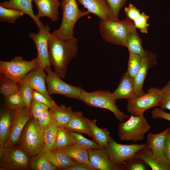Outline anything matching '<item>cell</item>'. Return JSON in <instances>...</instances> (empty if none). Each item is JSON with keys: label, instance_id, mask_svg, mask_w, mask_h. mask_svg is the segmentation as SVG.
<instances>
[{"label": "cell", "instance_id": "6da1fadb", "mask_svg": "<svg viewBox=\"0 0 170 170\" xmlns=\"http://www.w3.org/2000/svg\"><path fill=\"white\" fill-rule=\"evenodd\" d=\"M78 41L74 35L63 40L50 34L48 42L49 58L54 72L61 78H65L68 65L77 54Z\"/></svg>", "mask_w": 170, "mask_h": 170}, {"label": "cell", "instance_id": "7a4b0ae2", "mask_svg": "<svg viewBox=\"0 0 170 170\" xmlns=\"http://www.w3.org/2000/svg\"><path fill=\"white\" fill-rule=\"evenodd\" d=\"M99 31L103 39L110 43L126 47L128 34L136 29L132 21L127 18L120 20L111 17L106 20H101Z\"/></svg>", "mask_w": 170, "mask_h": 170}, {"label": "cell", "instance_id": "3957f363", "mask_svg": "<svg viewBox=\"0 0 170 170\" xmlns=\"http://www.w3.org/2000/svg\"><path fill=\"white\" fill-rule=\"evenodd\" d=\"M19 142L20 147L30 158L44 151L43 131L40 127L37 119L32 117L27 122Z\"/></svg>", "mask_w": 170, "mask_h": 170}, {"label": "cell", "instance_id": "277c9868", "mask_svg": "<svg viewBox=\"0 0 170 170\" xmlns=\"http://www.w3.org/2000/svg\"><path fill=\"white\" fill-rule=\"evenodd\" d=\"M77 0H63L61 5L62 18L59 28L53 31V34L59 38L65 40L73 35L74 26L80 18L89 13L82 11L79 8Z\"/></svg>", "mask_w": 170, "mask_h": 170}, {"label": "cell", "instance_id": "5b68a950", "mask_svg": "<svg viewBox=\"0 0 170 170\" xmlns=\"http://www.w3.org/2000/svg\"><path fill=\"white\" fill-rule=\"evenodd\" d=\"M78 99L89 106L110 111L120 122H124L130 117L119 110L116 105V100L114 99L112 93L109 91L96 90L89 93L83 90Z\"/></svg>", "mask_w": 170, "mask_h": 170}, {"label": "cell", "instance_id": "8992f818", "mask_svg": "<svg viewBox=\"0 0 170 170\" xmlns=\"http://www.w3.org/2000/svg\"><path fill=\"white\" fill-rule=\"evenodd\" d=\"M150 126L144 115H131L128 120L119 124L118 133L120 140L134 142L143 140Z\"/></svg>", "mask_w": 170, "mask_h": 170}, {"label": "cell", "instance_id": "52a82bcc", "mask_svg": "<svg viewBox=\"0 0 170 170\" xmlns=\"http://www.w3.org/2000/svg\"><path fill=\"white\" fill-rule=\"evenodd\" d=\"M40 65L37 57L30 61L16 56L9 61H0V76L19 82L30 71Z\"/></svg>", "mask_w": 170, "mask_h": 170}, {"label": "cell", "instance_id": "ba28073f", "mask_svg": "<svg viewBox=\"0 0 170 170\" xmlns=\"http://www.w3.org/2000/svg\"><path fill=\"white\" fill-rule=\"evenodd\" d=\"M162 98L161 88L150 87L140 96L128 100V111L131 115L138 116L144 115V112L150 108L159 106Z\"/></svg>", "mask_w": 170, "mask_h": 170}, {"label": "cell", "instance_id": "9c48e42d", "mask_svg": "<svg viewBox=\"0 0 170 170\" xmlns=\"http://www.w3.org/2000/svg\"><path fill=\"white\" fill-rule=\"evenodd\" d=\"M30 159L21 147L4 148L0 151V169L26 170L30 167Z\"/></svg>", "mask_w": 170, "mask_h": 170}, {"label": "cell", "instance_id": "30bf717a", "mask_svg": "<svg viewBox=\"0 0 170 170\" xmlns=\"http://www.w3.org/2000/svg\"><path fill=\"white\" fill-rule=\"evenodd\" d=\"M146 146V143L120 144L112 138L109 140L106 149L111 161L115 165L119 167L125 162L133 158L136 153Z\"/></svg>", "mask_w": 170, "mask_h": 170}, {"label": "cell", "instance_id": "8fae6325", "mask_svg": "<svg viewBox=\"0 0 170 170\" xmlns=\"http://www.w3.org/2000/svg\"><path fill=\"white\" fill-rule=\"evenodd\" d=\"M45 71L47 73L46 78L47 90L50 95L53 94H59L68 98L78 99L83 90L80 87L69 84L62 81L51 68Z\"/></svg>", "mask_w": 170, "mask_h": 170}, {"label": "cell", "instance_id": "7c38bea8", "mask_svg": "<svg viewBox=\"0 0 170 170\" xmlns=\"http://www.w3.org/2000/svg\"><path fill=\"white\" fill-rule=\"evenodd\" d=\"M13 110L11 127L5 148L15 146L18 142L22 131L29 120L32 117L30 110L26 106Z\"/></svg>", "mask_w": 170, "mask_h": 170}, {"label": "cell", "instance_id": "4fadbf2b", "mask_svg": "<svg viewBox=\"0 0 170 170\" xmlns=\"http://www.w3.org/2000/svg\"><path fill=\"white\" fill-rule=\"evenodd\" d=\"M50 28L47 24L39 29L37 33L31 32L28 36L34 42L37 48L40 65L46 70L51 68L48 53V42L51 33Z\"/></svg>", "mask_w": 170, "mask_h": 170}, {"label": "cell", "instance_id": "5bb4252c", "mask_svg": "<svg viewBox=\"0 0 170 170\" xmlns=\"http://www.w3.org/2000/svg\"><path fill=\"white\" fill-rule=\"evenodd\" d=\"M44 70V68L39 65L30 71L23 78L30 83L33 89L40 93L49 101L55 102L48 92L46 84L47 75Z\"/></svg>", "mask_w": 170, "mask_h": 170}, {"label": "cell", "instance_id": "9a60e30c", "mask_svg": "<svg viewBox=\"0 0 170 170\" xmlns=\"http://www.w3.org/2000/svg\"><path fill=\"white\" fill-rule=\"evenodd\" d=\"M90 163L95 170H117L120 169L111 161L105 147L88 150Z\"/></svg>", "mask_w": 170, "mask_h": 170}, {"label": "cell", "instance_id": "2e32d148", "mask_svg": "<svg viewBox=\"0 0 170 170\" xmlns=\"http://www.w3.org/2000/svg\"><path fill=\"white\" fill-rule=\"evenodd\" d=\"M157 58L152 52L146 50L142 57L140 69L134 78L136 93L138 97L145 94L143 90V84L149 68L156 64Z\"/></svg>", "mask_w": 170, "mask_h": 170}, {"label": "cell", "instance_id": "e0dca14e", "mask_svg": "<svg viewBox=\"0 0 170 170\" xmlns=\"http://www.w3.org/2000/svg\"><path fill=\"white\" fill-rule=\"evenodd\" d=\"M112 94L116 100L121 99L128 100L138 97L135 92L134 78L127 71L125 72L121 78L118 86Z\"/></svg>", "mask_w": 170, "mask_h": 170}, {"label": "cell", "instance_id": "ac0fdd59", "mask_svg": "<svg viewBox=\"0 0 170 170\" xmlns=\"http://www.w3.org/2000/svg\"><path fill=\"white\" fill-rule=\"evenodd\" d=\"M133 158L141 160L152 170H170V163L167 159L156 155L146 148L136 153Z\"/></svg>", "mask_w": 170, "mask_h": 170}, {"label": "cell", "instance_id": "d6986e66", "mask_svg": "<svg viewBox=\"0 0 170 170\" xmlns=\"http://www.w3.org/2000/svg\"><path fill=\"white\" fill-rule=\"evenodd\" d=\"M89 13L98 16L101 20L112 17L110 9L106 0H77Z\"/></svg>", "mask_w": 170, "mask_h": 170}, {"label": "cell", "instance_id": "ffe728a7", "mask_svg": "<svg viewBox=\"0 0 170 170\" xmlns=\"http://www.w3.org/2000/svg\"><path fill=\"white\" fill-rule=\"evenodd\" d=\"M38 10V19L43 17L49 18L53 21L59 19V8L61 5L59 0H33Z\"/></svg>", "mask_w": 170, "mask_h": 170}, {"label": "cell", "instance_id": "44dd1931", "mask_svg": "<svg viewBox=\"0 0 170 170\" xmlns=\"http://www.w3.org/2000/svg\"><path fill=\"white\" fill-rule=\"evenodd\" d=\"M169 127L161 133H149L147 135L146 148L153 154L162 158H166L164 152L166 138Z\"/></svg>", "mask_w": 170, "mask_h": 170}, {"label": "cell", "instance_id": "7402d4cb", "mask_svg": "<svg viewBox=\"0 0 170 170\" xmlns=\"http://www.w3.org/2000/svg\"><path fill=\"white\" fill-rule=\"evenodd\" d=\"M32 0H9L2 2L0 6L19 10L30 16L35 22L38 29L44 25L34 14L32 9Z\"/></svg>", "mask_w": 170, "mask_h": 170}, {"label": "cell", "instance_id": "603a6c76", "mask_svg": "<svg viewBox=\"0 0 170 170\" xmlns=\"http://www.w3.org/2000/svg\"><path fill=\"white\" fill-rule=\"evenodd\" d=\"M42 153L48 161L60 169L66 170L76 161L59 150L45 151Z\"/></svg>", "mask_w": 170, "mask_h": 170}, {"label": "cell", "instance_id": "cb8c5ba5", "mask_svg": "<svg viewBox=\"0 0 170 170\" xmlns=\"http://www.w3.org/2000/svg\"><path fill=\"white\" fill-rule=\"evenodd\" d=\"M80 111H74L72 116L65 128L69 131L86 134L92 138L89 126Z\"/></svg>", "mask_w": 170, "mask_h": 170}, {"label": "cell", "instance_id": "d4e9b609", "mask_svg": "<svg viewBox=\"0 0 170 170\" xmlns=\"http://www.w3.org/2000/svg\"><path fill=\"white\" fill-rule=\"evenodd\" d=\"M13 110H2L0 115V151L5 147L9 135L12 120Z\"/></svg>", "mask_w": 170, "mask_h": 170}, {"label": "cell", "instance_id": "484cf974", "mask_svg": "<svg viewBox=\"0 0 170 170\" xmlns=\"http://www.w3.org/2000/svg\"><path fill=\"white\" fill-rule=\"evenodd\" d=\"M90 128L94 141L102 148H106L109 140L112 139L110 133L105 128H100L96 125V119L90 120L86 118Z\"/></svg>", "mask_w": 170, "mask_h": 170}, {"label": "cell", "instance_id": "4316f807", "mask_svg": "<svg viewBox=\"0 0 170 170\" xmlns=\"http://www.w3.org/2000/svg\"><path fill=\"white\" fill-rule=\"evenodd\" d=\"M59 128L58 124L52 116L50 123L43 131L44 151L52 150L54 149Z\"/></svg>", "mask_w": 170, "mask_h": 170}, {"label": "cell", "instance_id": "83f0119b", "mask_svg": "<svg viewBox=\"0 0 170 170\" xmlns=\"http://www.w3.org/2000/svg\"><path fill=\"white\" fill-rule=\"evenodd\" d=\"M49 110L59 126L64 128L69 122L74 112L71 107L65 105H58L55 110L49 109Z\"/></svg>", "mask_w": 170, "mask_h": 170}, {"label": "cell", "instance_id": "f1b7e54d", "mask_svg": "<svg viewBox=\"0 0 170 170\" xmlns=\"http://www.w3.org/2000/svg\"><path fill=\"white\" fill-rule=\"evenodd\" d=\"M75 144V140L70 132L65 128L59 127L54 149H64Z\"/></svg>", "mask_w": 170, "mask_h": 170}, {"label": "cell", "instance_id": "f546056e", "mask_svg": "<svg viewBox=\"0 0 170 170\" xmlns=\"http://www.w3.org/2000/svg\"><path fill=\"white\" fill-rule=\"evenodd\" d=\"M136 30L134 29L128 34L127 39L126 47L128 50L142 57L145 55L146 50L143 48L141 39Z\"/></svg>", "mask_w": 170, "mask_h": 170}, {"label": "cell", "instance_id": "4dcf8cb0", "mask_svg": "<svg viewBox=\"0 0 170 170\" xmlns=\"http://www.w3.org/2000/svg\"><path fill=\"white\" fill-rule=\"evenodd\" d=\"M59 150L67 154L75 160L85 163L95 170L90 163L88 150L74 145L68 148Z\"/></svg>", "mask_w": 170, "mask_h": 170}, {"label": "cell", "instance_id": "1f68e13d", "mask_svg": "<svg viewBox=\"0 0 170 170\" xmlns=\"http://www.w3.org/2000/svg\"><path fill=\"white\" fill-rule=\"evenodd\" d=\"M30 167L33 170H55L58 169L47 159L42 153L30 158Z\"/></svg>", "mask_w": 170, "mask_h": 170}, {"label": "cell", "instance_id": "d6a6232c", "mask_svg": "<svg viewBox=\"0 0 170 170\" xmlns=\"http://www.w3.org/2000/svg\"><path fill=\"white\" fill-rule=\"evenodd\" d=\"M25 14V12L20 10L0 6V22L14 23Z\"/></svg>", "mask_w": 170, "mask_h": 170}, {"label": "cell", "instance_id": "836d02e7", "mask_svg": "<svg viewBox=\"0 0 170 170\" xmlns=\"http://www.w3.org/2000/svg\"><path fill=\"white\" fill-rule=\"evenodd\" d=\"M0 92L3 97L18 91L19 82L0 76Z\"/></svg>", "mask_w": 170, "mask_h": 170}, {"label": "cell", "instance_id": "e575fe53", "mask_svg": "<svg viewBox=\"0 0 170 170\" xmlns=\"http://www.w3.org/2000/svg\"><path fill=\"white\" fill-rule=\"evenodd\" d=\"M4 97V104L6 108L8 109L13 110L20 107L26 106L20 90L16 92Z\"/></svg>", "mask_w": 170, "mask_h": 170}, {"label": "cell", "instance_id": "d590c367", "mask_svg": "<svg viewBox=\"0 0 170 170\" xmlns=\"http://www.w3.org/2000/svg\"><path fill=\"white\" fill-rule=\"evenodd\" d=\"M69 131L75 140V146L88 150L102 148L95 142L88 139L80 133Z\"/></svg>", "mask_w": 170, "mask_h": 170}, {"label": "cell", "instance_id": "8d00e7d4", "mask_svg": "<svg viewBox=\"0 0 170 170\" xmlns=\"http://www.w3.org/2000/svg\"><path fill=\"white\" fill-rule=\"evenodd\" d=\"M128 51L129 59L127 72L131 77L134 78L140 67L142 57L130 50Z\"/></svg>", "mask_w": 170, "mask_h": 170}, {"label": "cell", "instance_id": "74e56055", "mask_svg": "<svg viewBox=\"0 0 170 170\" xmlns=\"http://www.w3.org/2000/svg\"><path fill=\"white\" fill-rule=\"evenodd\" d=\"M19 85L20 91L25 103L26 106L30 110L34 89L30 83L24 78L19 82Z\"/></svg>", "mask_w": 170, "mask_h": 170}, {"label": "cell", "instance_id": "f35d334b", "mask_svg": "<svg viewBox=\"0 0 170 170\" xmlns=\"http://www.w3.org/2000/svg\"><path fill=\"white\" fill-rule=\"evenodd\" d=\"M161 89L162 98L159 106L163 110H170V80Z\"/></svg>", "mask_w": 170, "mask_h": 170}, {"label": "cell", "instance_id": "ab89813d", "mask_svg": "<svg viewBox=\"0 0 170 170\" xmlns=\"http://www.w3.org/2000/svg\"><path fill=\"white\" fill-rule=\"evenodd\" d=\"M49 109L46 105L32 99L30 104V111L32 117L37 119L44 110Z\"/></svg>", "mask_w": 170, "mask_h": 170}, {"label": "cell", "instance_id": "60d3db41", "mask_svg": "<svg viewBox=\"0 0 170 170\" xmlns=\"http://www.w3.org/2000/svg\"><path fill=\"white\" fill-rule=\"evenodd\" d=\"M149 16L143 12L133 22L136 29H138L142 33H147V27L149 26L147 23Z\"/></svg>", "mask_w": 170, "mask_h": 170}, {"label": "cell", "instance_id": "b9f144b4", "mask_svg": "<svg viewBox=\"0 0 170 170\" xmlns=\"http://www.w3.org/2000/svg\"><path fill=\"white\" fill-rule=\"evenodd\" d=\"M110 7L111 17L117 18L121 9L128 0H106Z\"/></svg>", "mask_w": 170, "mask_h": 170}, {"label": "cell", "instance_id": "7bdbcfd3", "mask_svg": "<svg viewBox=\"0 0 170 170\" xmlns=\"http://www.w3.org/2000/svg\"><path fill=\"white\" fill-rule=\"evenodd\" d=\"M52 118V116L49 110H44L37 119L39 126L43 131L50 123Z\"/></svg>", "mask_w": 170, "mask_h": 170}, {"label": "cell", "instance_id": "ee69618b", "mask_svg": "<svg viewBox=\"0 0 170 170\" xmlns=\"http://www.w3.org/2000/svg\"><path fill=\"white\" fill-rule=\"evenodd\" d=\"M32 99L46 105L53 110L56 109L58 106L55 102L49 101L42 94L34 89L32 93Z\"/></svg>", "mask_w": 170, "mask_h": 170}, {"label": "cell", "instance_id": "f6af8a7d", "mask_svg": "<svg viewBox=\"0 0 170 170\" xmlns=\"http://www.w3.org/2000/svg\"><path fill=\"white\" fill-rule=\"evenodd\" d=\"M124 11L127 18L132 21L138 18L141 14L140 10L132 4H129L128 7H125Z\"/></svg>", "mask_w": 170, "mask_h": 170}, {"label": "cell", "instance_id": "bcb514c9", "mask_svg": "<svg viewBox=\"0 0 170 170\" xmlns=\"http://www.w3.org/2000/svg\"><path fill=\"white\" fill-rule=\"evenodd\" d=\"M152 118L154 119L162 118L170 121V114L165 112L164 110L156 108L151 111Z\"/></svg>", "mask_w": 170, "mask_h": 170}, {"label": "cell", "instance_id": "7dc6e473", "mask_svg": "<svg viewBox=\"0 0 170 170\" xmlns=\"http://www.w3.org/2000/svg\"><path fill=\"white\" fill-rule=\"evenodd\" d=\"M66 170H94L88 165L75 161Z\"/></svg>", "mask_w": 170, "mask_h": 170}, {"label": "cell", "instance_id": "c3c4849f", "mask_svg": "<svg viewBox=\"0 0 170 170\" xmlns=\"http://www.w3.org/2000/svg\"><path fill=\"white\" fill-rule=\"evenodd\" d=\"M164 152L165 157L170 163V128L167 134L165 142Z\"/></svg>", "mask_w": 170, "mask_h": 170}, {"label": "cell", "instance_id": "681fc988", "mask_svg": "<svg viewBox=\"0 0 170 170\" xmlns=\"http://www.w3.org/2000/svg\"><path fill=\"white\" fill-rule=\"evenodd\" d=\"M130 170H145L146 168L142 162H136L132 163L129 167Z\"/></svg>", "mask_w": 170, "mask_h": 170}, {"label": "cell", "instance_id": "f907efd6", "mask_svg": "<svg viewBox=\"0 0 170 170\" xmlns=\"http://www.w3.org/2000/svg\"></svg>", "mask_w": 170, "mask_h": 170}]
</instances>
